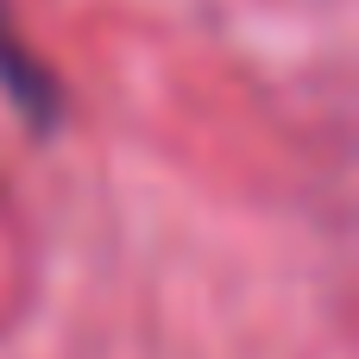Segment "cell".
<instances>
[{"mask_svg":"<svg viewBox=\"0 0 359 359\" xmlns=\"http://www.w3.org/2000/svg\"><path fill=\"white\" fill-rule=\"evenodd\" d=\"M0 88H6V101H19V107H25V120H32V126H50L57 88H50V76L38 69V57L25 50V38H19V25H13V13H6V0H0Z\"/></svg>","mask_w":359,"mask_h":359,"instance_id":"1","label":"cell"}]
</instances>
